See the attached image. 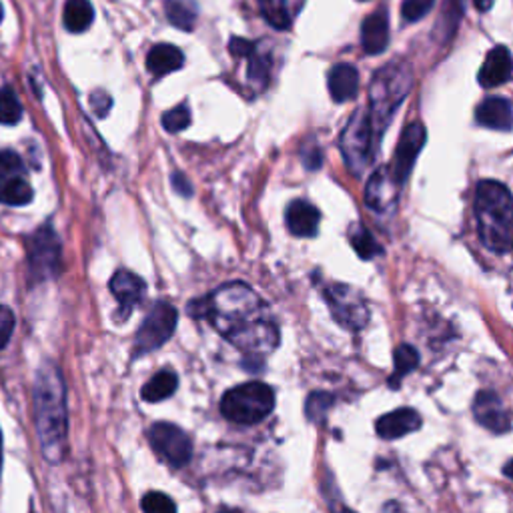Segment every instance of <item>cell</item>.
<instances>
[{
  "mask_svg": "<svg viewBox=\"0 0 513 513\" xmlns=\"http://www.w3.org/2000/svg\"><path fill=\"white\" fill-rule=\"evenodd\" d=\"M95 19L93 4L88 0H66L65 4V27L71 33H85Z\"/></svg>",
  "mask_w": 513,
  "mask_h": 513,
  "instance_id": "obj_24",
  "label": "cell"
},
{
  "mask_svg": "<svg viewBox=\"0 0 513 513\" xmlns=\"http://www.w3.org/2000/svg\"><path fill=\"white\" fill-rule=\"evenodd\" d=\"M349 243L356 249V253L361 256V259H373V256L381 255L383 249L377 243V239L371 235V231L365 229L361 223H356L349 227Z\"/></svg>",
  "mask_w": 513,
  "mask_h": 513,
  "instance_id": "obj_27",
  "label": "cell"
},
{
  "mask_svg": "<svg viewBox=\"0 0 513 513\" xmlns=\"http://www.w3.org/2000/svg\"><path fill=\"white\" fill-rule=\"evenodd\" d=\"M327 85L331 99L335 103H347L356 99L359 90V73L356 66L349 63H339L329 71Z\"/></svg>",
  "mask_w": 513,
  "mask_h": 513,
  "instance_id": "obj_20",
  "label": "cell"
},
{
  "mask_svg": "<svg viewBox=\"0 0 513 513\" xmlns=\"http://www.w3.org/2000/svg\"><path fill=\"white\" fill-rule=\"evenodd\" d=\"M321 153H319V149L313 147V149H303V163H305V167L309 171H315V169H319V165H321Z\"/></svg>",
  "mask_w": 513,
  "mask_h": 513,
  "instance_id": "obj_40",
  "label": "cell"
},
{
  "mask_svg": "<svg viewBox=\"0 0 513 513\" xmlns=\"http://www.w3.org/2000/svg\"><path fill=\"white\" fill-rule=\"evenodd\" d=\"M269 73H271V58L259 52V47H256L253 55L249 57V73H247L249 80H251L256 88L263 90L269 82Z\"/></svg>",
  "mask_w": 513,
  "mask_h": 513,
  "instance_id": "obj_30",
  "label": "cell"
},
{
  "mask_svg": "<svg viewBox=\"0 0 513 513\" xmlns=\"http://www.w3.org/2000/svg\"><path fill=\"white\" fill-rule=\"evenodd\" d=\"M185 65V57L172 44H157L147 55V71L155 77H165V74L179 71Z\"/></svg>",
  "mask_w": 513,
  "mask_h": 513,
  "instance_id": "obj_21",
  "label": "cell"
},
{
  "mask_svg": "<svg viewBox=\"0 0 513 513\" xmlns=\"http://www.w3.org/2000/svg\"><path fill=\"white\" fill-rule=\"evenodd\" d=\"M179 377L171 369H163L158 371L153 379H149L145 387L141 391V397L145 399L147 403H161L165 399H169L177 391Z\"/></svg>",
  "mask_w": 513,
  "mask_h": 513,
  "instance_id": "obj_23",
  "label": "cell"
},
{
  "mask_svg": "<svg viewBox=\"0 0 513 513\" xmlns=\"http://www.w3.org/2000/svg\"><path fill=\"white\" fill-rule=\"evenodd\" d=\"M4 19V11H3V4H0V22H3Z\"/></svg>",
  "mask_w": 513,
  "mask_h": 513,
  "instance_id": "obj_44",
  "label": "cell"
},
{
  "mask_svg": "<svg viewBox=\"0 0 513 513\" xmlns=\"http://www.w3.org/2000/svg\"><path fill=\"white\" fill-rule=\"evenodd\" d=\"M494 3H495V0H473L475 9H478L479 12H487V11H492Z\"/></svg>",
  "mask_w": 513,
  "mask_h": 513,
  "instance_id": "obj_41",
  "label": "cell"
},
{
  "mask_svg": "<svg viewBox=\"0 0 513 513\" xmlns=\"http://www.w3.org/2000/svg\"><path fill=\"white\" fill-rule=\"evenodd\" d=\"M361 44L367 55H381L389 44V17L385 11H377L364 20L361 27Z\"/></svg>",
  "mask_w": 513,
  "mask_h": 513,
  "instance_id": "obj_19",
  "label": "cell"
},
{
  "mask_svg": "<svg viewBox=\"0 0 513 513\" xmlns=\"http://www.w3.org/2000/svg\"><path fill=\"white\" fill-rule=\"evenodd\" d=\"M513 74V57L508 47H494L487 52L484 66L479 71V85L484 88H495L509 82Z\"/></svg>",
  "mask_w": 513,
  "mask_h": 513,
  "instance_id": "obj_15",
  "label": "cell"
},
{
  "mask_svg": "<svg viewBox=\"0 0 513 513\" xmlns=\"http://www.w3.org/2000/svg\"><path fill=\"white\" fill-rule=\"evenodd\" d=\"M475 221L486 249L497 255L513 251V197L497 180H481L475 188Z\"/></svg>",
  "mask_w": 513,
  "mask_h": 513,
  "instance_id": "obj_3",
  "label": "cell"
},
{
  "mask_svg": "<svg viewBox=\"0 0 513 513\" xmlns=\"http://www.w3.org/2000/svg\"><path fill=\"white\" fill-rule=\"evenodd\" d=\"M379 141L381 137L375 133L369 111L357 109L353 112L349 123L343 128L341 139H339L343 161L353 175L359 177L373 163Z\"/></svg>",
  "mask_w": 513,
  "mask_h": 513,
  "instance_id": "obj_6",
  "label": "cell"
},
{
  "mask_svg": "<svg viewBox=\"0 0 513 513\" xmlns=\"http://www.w3.org/2000/svg\"><path fill=\"white\" fill-rule=\"evenodd\" d=\"M331 405H333V395L323 394V391L311 394L307 399V405H305L307 417L311 421H321L327 415V411L331 410Z\"/></svg>",
  "mask_w": 513,
  "mask_h": 513,
  "instance_id": "obj_33",
  "label": "cell"
},
{
  "mask_svg": "<svg viewBox=\"0 0 513 513\" xmlns=\"http://www.w3.org/2000/svg\"><path fill=\"white\" fill-rule=\"evenodd\" d=\"M475 120L479 126L492 131H511L513 128V107L503 96H487L475 109Z\"/></svg>",
  "mask_w": 513,
  "mask_h": 513,
  "instance_id": "obj_16",
  "label": "cell"
},
{
  "mask_svg": "<svg viewBox=\"0 0 513 513\" xmlns=\"http://www.w3.org/2000/svg\"><path fill=\"white\" fill-rule=\"evenodd\" d=\"M14 325H17V319H14L12 309H9L6 305H0V351L9 345Z\"/></svg>",
  "mask_w": 513,
  "mask_h": 513,
  "instance_id": "obj_36",
  "label": "cell"
},
{
  "mask_svg": "<svg viewBox=\"0 0 513 513\" xmlns=\"http://www.w3.org/2000/svg\"><path fill=\"white\" fill-rule=\"evenodd\" d=\"M399 185L389 169L375 171L365 187V205L375 213H385L395 205Z\"/></svg>",
  "mask_w": 513,
  "mask_h": 513,
  "instance_id": "obj_14",
  "label": "cell"
},
{
  "mask_svg": "<svg viewBox=\"0 0 513 513\" xmlns=\"http://www.w3.org/2000/svg\"><path fill=\"white\" fill-rule=\"evenodd\" d=\"M177 321V309L167 303V301H158L145 317V321H142L137 339H134L133 356L142 357L147 353L158 349V347H163L172 337V333H175Z\"/></svg>",
  "mask_w": 513,
  "mask_h": 513,
  "instance_id": "obj_8",
  "label": "cell"
},
{
  "mask_svg": "<svg viewBox=\"0 0 513 513\" xmlns=\"http://www.w3.org/2000/svg\"><path fill=\"white\" fill-rule=\"evenodd\" d=\"M34 193L25 179L14 177L0 180V203L9 207H22L33 201Z\"/></svg>",
  "mask_w": 513,
  "mask_h": 513,
  "instance_id": "obj_26",
  "label": "cell"
},
{
  "mask_svg": "<svg viewBox=\"0 0 513 513\" xmlns=\"http://www.w3.org/2000/svg\"><path fill=\"white\" fill-rule=\"evenodd\" d=\"M256 50V44L245 39H231L229 42V52L237 58H249Z\"/></svg>",
  "mask_w": 513,
  "mask_h": 513,
  "instance_id": "obj_38",
  "label": "cell"
},
{
  "mask_svg": "<svg viewBox=\"0 0 513 513\" xmlns=\"http://www.w3.org/2000/svg\"><path fill=\"white\" fill-rule=\"evenodd\" d=\"M319 221H321L319 209L303 199L293 201L285 211L287 229H289L295 237H315L317 229H319Z\"/></svg>",
  "mask_w": 513,
  "mask_h": 513,
  "instance_id": "obj_18",
  "label": "cell"
},
{
  "mask_svg": "<svg viewBox=\"0 0 513 513\" xmlns=\"http://www.w3.org/2000/svg\"><path fill=\"white\" fill-rule=\"evenodd\" d=\"M22 169H25V163H22V158L14 150H0V180L19 177Z\"/></svg>",
  "mask_w": 513,
  "mask_h": 513,
  "instance_id": "obj_34",
  "label": "cell"
},
{
  "mask_svg": "<svg viewBox=\"0 0 513 513\" xmlns=\"http://www.w3.org/2000/svg\"><path fill=\"white\" fill-rule=\"evenodd\" d=\"M221 513H239V511H221Z\"/></svg>",
  "mask_w": 513,
  "mask_h": 513,
  "instance_id": "obj_45",
  "label": "cell"
},
{
  "mask_svg": "<svg viewBox=\"0 0 513 513\" xmlns=\"http://www.w3.org/2000/svg\"><path fill=\"white\" fill-rule=\"evenodd\" d=\"M473 415L478 419L479 425H484L492 433H508L511 429V417L509 411L505 410V405L497 394L494 391H479L475 395L473 402Z\"/></svg>",
  "mask_w": 513,
  "mask_h": 513,
  "instance_id": "obj_12",
  "label": "cell"
},
{
  "mask_svg": "<svg viewBox=\"0 0 513 513\" xmlns=\"http://www.w3.org/2000/svg\"><path fill=\"white\" fill-rule=\"evenodd\" d=\"M505 475H508V478L513 479V462H509L508 467H505Z\"/></svg>",
  "mask_w": 513,
  "mask_h": 513,
  "instance_id": "obj_42",
  "label": "cell"
},
{
  "mask_svg": "<svg viewBox=\"0 0 513 513\" xmlns=\"http://www.w3.org/2000/svg\"><path fill=\"white\" fill-rule=\"evenodd\" d=\"M343 513H353V511H347V509H343Z\"/></svg>",
  "mask_w": 513,
  "mask_h": 513,
  "instance_id": "obj_46",
  "label": "cell"
},
{
  "mask_svg": "<svg viewBox=\"0 0 513 513\" xmlns=\"http://www.w3.org/2000/svg\"><path fill=\"white\" fill-rule=\"evenodd\" d=\"M171 180H172V188H175L179 195H183V197H191L193 187L191 183H188V179L183 175V172H172Z\"/></svg>",
  "mask_w": 513,
  "mask_h": 513,
  "instance_id": "obj_39",
  "label": "cell"
},
{
  "mask_svg": "<svg viewBox=\"0 0 513 513\" xmlns=\"http://www.w3.org/2000/svg\"><path fill=\"white\" fill-rule=\"evenodd\" d=\"M149 443L153 445V449L157 451V456L167 462L169 465L180 467L188 465L193 457V441L191 437L187 435L185 429H180L175 424H167V421H161V424H155L149 429Z\"/></svg>",
  "mask_w": 513,
  "mask_h": 513,
  "instance_id": "obj_10",
  "label": "cell"
},
{
  "mask_svg": "<svg viewBox=\"0 0 513 513\" xmlns=\"http://www.w3.org/2000/svg\"><path fill=\"white\" fill-rule=\"evenodd\" d=\"M435 0H403L402 14L407 22H415L432 12Z\"/></svg>",
  "mask_w": 513,
  "mask_h": 513,
  "instance_id": "obj_35",
  "label": "cell"
},
{
  "mask_svg": "<svg viewBox=\"0 0 513 513\" xmlns=\"http://www.w3.org/2000/svg\"><path fill=\"white\" fill-rule=\"evenodd\" d=\"M28 269L34 281H47L60 273V239L50 225L36 229L27 239Z\"/></svg>",
  "mask_w": 513,
  "mask_h": 513,
  "instance_id": "obj_9",
  "label": "cell"
},
{
  "mask_svg": "<svg viewBox=\"0 0 513 513\" xmlns=\"http://www.w3.org/2000/svg\"><path fill=\"white\" fill-rule=\"evenodd\" d=\"M33 402L41 454L50 465H58L69 449V410L65 377L52 361H44L36 369Z\"/></svg>",
  "mask_w": 513,
  "mask_h": 513,
  "instance_id": "obj_2",
  "label": "cell"
},
{
  "mask_svg": "<svg viewBox=\"0 0 513 513\" xmlns=\"http://www.w3.org/2000/svg\"><path fill=\"white\" fill-rule=\"evenodd\" d=\"M191 125V111L187 104H179V107L171 109L163 115V128L169 133H180Z\"/></svg>",
  "mask_w": 513,
  "mask_h": 513,
  "instance_id": "obj_32",
  "label": "cell"
},
{
  "mask_svg": "<svg viewBox=\"0 0 513 513\" xmlns=\"http://www.w3.org/2000/svg\"><path fill=\"white\" fill-rule=\"evenodd\" d=\"M419 427L421 417L417 411L411 410V407H403V410L385 413L375 424L377 433H379V437H383V440H399V437L417 432Z\"/></svg>",
  "mask_w": 513,
  "mask_h": 513,
  "instance_id": "obj_17",
  "label": "cell"
},
{
  "mask_svg": "<svg viewBox=\"0 0 513 513\" xmlns=\"http://www.w3.org/2000/svg\"><path fill=\"white\" fill-rule=\"evenodd\" d=\"M165 12H167L171 25L180 30H193L199 19L197 4L193 0H167L165 3Z\"/></svg>",
  "mask_w": 513,
  "mask_h": 513,
  "instance_id": "obj_25",
  "label": "cell"
},
{
  "mask_svg": "<svg viewBox=\"0 0 513 513\" xmlns=\"http://www.w3.org/2000/svg\"><path fill=\"white\" fill-rule=\"evenodd\" d=\"M305 0H259L263 17L275 28H289Z\"/></svg>",
  "mask_w": 513,
  "mask_h": 513,
  "instance_id": "obj_22",
  "label": "cell"
},
{
  "mask_svg": "<svg viewBox=\"0 0 513 513\" xmlns=\"http://www.w3.org/2000/svg\"><path fill=\"white\" fill-rule=\"evenodd\" d=\"M111 104H112V99L107 93H104V90H95V93L90 95V107H93L96 117L109 115Z\"/></svg>",
  "mask_w": 513,
  "mask_h": 513,
  "instance_id": "obj_37",
  "label": "cell"
},
{
  "mask_svg": "<svg viewBox=\"0 0 513 513\" xmlns=\"http://www.w3.org/2000/svg\"><path fill=\"white\" fill-rule=\"evenodd\" d=\"M141 508L145 513H177L175 502L163 492H149L142 497Z\"/></svg>",
  "mask_w": 513,
  "mask_h": 513,
  "instance_id": "obj_31",
  "label": "cell"
},
{
  "mask_svg": "<svg viewBox=\"0 0 513 513\" xmlns=\"http://www.w3.org/2000/svg\"><path fill=\"white\" fill-rule=\"evenodd\" d=\"M333 319L347 331H361L369 323V307L365 297L356 287L345 283H331L323 289Z\"/></svg>",
  "mask_w": 513,
  "mask_h": 513,
  "instance_id": "obj_7",
  "label": "cell"
},
{
  "mask_svg": "<svg viewBox=\"0 0 513 513\" xmlns=\"http://www.w3.org/2000/svg\"><path fill=\"white\" fill-rule=\"evenodd\" d=\"M22 119V107L11 87L0 88V125H17Z\"/></svg>",
  "mask_w": 513,
  "mask_h": 513,
  "instance_id": "obj_29",
  "label": "cell"
},
{
  "mask_svg": "<svg viewBox=\"0 0 513 513\" xmlns=\"http://www.w3.org/2000/svg\"><path fill=\"white\" fill-rule=\"evenodd\" d=\"M419 365V353L415 349L413 345H399L395 349V356H394V367H395V373L391 377L389 383L391 387H399V383L405 375H410L413 369H417Z\"/></svg>",
  "mask_w": 513,
  "mask_h": 513,
  "instance_id": "obj_28",
  "label": "cell"
},
{
  "mask_svg": "<svg viewBox=\"0 0 513 513\" xmlns=\"http://www.w3.org/2000/svg\"><path fill=\"white\" fill-rule=\"evenodd\" d=\"M188 311L207 319L218 335L253 357L273 353L281 337L269 307L245 283L218 287L207 299L193 301Z\"/></svg>",
  "mask_w": 513,
  "mask_h": 513,
  "instance_id": "obj_1",
  "label": "cell"
},
{
  "mask_svg": "<svg viewBox=\"0 0 513 513\" xmlns=\"http://www.w3.org/2000/svg\"><path fill=\"white\" fill-rule=\"evenodd\" d=\"M0 471H3V433H0Z\"/></svg>",
  "mask_w": 513,
  "mask_h": 513,
  "instance_id": "obj_43",
  "label": "cell"
},
{
  "mask_svg": "<svg viewBox=\"0 0 513 513\" xmlns=\"http://www.w3.org/2000/svg\"><path fill=\"white\" fill-rule=\"evenodd\" d=\"M413 87V73L411 66L405 60H394V63L385 65L383 69L375 73L369 87V117L375 133L379 134L387 128V125L394 119L395 111L399 109L410 90Z\"/></svg>",
  "mask_w": 513,
  "mask_h": 513,
  "instance_id": "obj_4",
  "label": "cell"
},
{
  "mask_svg": "<svg viewBox=\"0 0 513 513\" xmlns=\"http://www.w3.org/2000/svg\"><path fill=\"white\" fill-rule=\"evenodd\" d=\"M111 291L119 301L120 319H126L133 309L145 299L147 287L142 283V279L131 273V271H117L111 279Z\"/></svg>",
  "mask_w": 513,
  "mask_h": 513,
  "instance_id": "obj_13",
  "label": "cell"
},
{
  "mask_svg": "<svg viewBox=\"0 0 513 513\" xmlns=\"http://www.w3.org/2000/svg\"><path fill=\"white\" fill-rule=\"evenodd\" d=\"M275 410V391L267 383L249 381L229 389L221 399V413L233 424L255 425Z\"/></svg>",
  "mask_w": 513,
  "mask_h": 513,
  "instance_id": "obj_5",
  "label": "cell"
},
{
  "mask_svg": "<svg viewBox=\"0 0 513 513\" xmlns=\"http://www.w3.org/2000/svg\"><path fill=\"white\" fill-rule=\"evenodd\" d=\"M427 141V131L425 126L419 123V120H413V123L407 125L402 133V139L397 142L394 163H391V175H394L395 183L402 187L407 177L411 175L413 165L417 161V157L421 153V149L425 147Z\"/></svg>",
  "mask_w": 513,
  "mask_h": 513,
  "instance_id": "obj_11",
  "label": "cell"
}]
</instances>
